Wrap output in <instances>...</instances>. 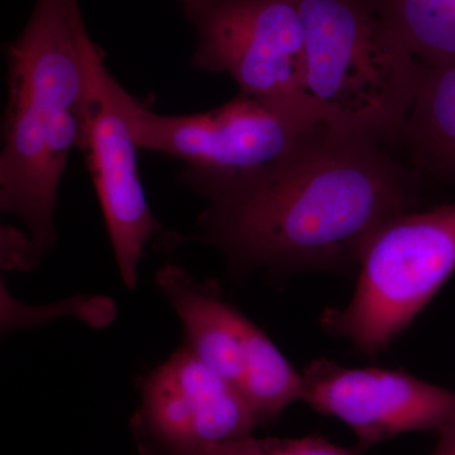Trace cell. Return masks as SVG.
Listing matches in <instances>:
<instances>
[{
    "label": "cell",
    "instance_id": "ba28073f",
    "mask_svg": "<svg viewBox=\"0 0 455 455\" xmlns=\"http://www.w3.org/2000/svg\"><path fill=\"white\" fill-rule=\"evenodd\" d=\"M80 47L88 79L80 152L97 190L123 283L136 290L147 245L160 247L169 230L147 200L140 175V147L116 100L118 82L104 64L103 52L90 38L85 23L80 27Z\"/></svg>",
    "mask_w": 455,
    "mask_h": 455
},
{
    "label": "cell",
    "instance_id": "5b68a950",
    "mask_svg": "<svg viewBox=\"0 0 455 455\" xmlns=\"http://www.w3.org/2000/svg\"><path fill=\"white\" fill-rule=\"evenodd\" d=\"M116 95L140 149L218 175H243L276 164L324 122L309 95L238 92L215 109L181 116L152 112L119 83Z\"/></svg>",
    "mask_w": 455,
    "mask_h": 455
},
{
    "label": "cell",
    "instance_id": "9c48e42d",
    "mask_svg": "<svg viewBox=\"0 0 455 455\" xmlns=\"http://www.w3.org/2000/svg\"><path fill=\"white\" fill-rule=\"evenodd\" d=\"M131 431L140 455H193L262 427L235 386L187 347L140 381Z\"/></svg>",
    "mask_w": 455,
    "mask_h": 455
},
{
    "label": "cell",
    "instance_id": "6da1fadb",
    "mask_svg": "<svg viewBox=\"0 0 455 455\" xmlns=\"http://www.w3.org/2000/svg\"><path fill=\"white\" fill-rule=\"evenodd\" d=\"M181 187L208 202L193 235L169 232L164 250L196 242L232 267L347 269L387 221L411 212L415 179L377 139L323 122L283 160L238 176L184 166Z\"/></svg>",
    "mask_w": 455,
    "mask_h": 455
},
{
    "label": "cell",
    "instance_id": "5bb4252c",
    "mask_svg": "<svg viewBox=\"0 0 455 455\" xmlns=\"http://www.w3.org/2000/svg\"><path fill=\"white\" fill-rule=\"evenodd\" d=\"M193 455H357L323 436L304 438H245L227 440Z\"/></svg>",
    "mask_w": 455,
    "mask_h": 455
},
{
    "label": "cell",
    "instance_id": "277c9868",
    "mask_svg": "<svg viewBox=\"0 0 455 455\" xmlns=\"http://www.w3.org/2000/svg\"><path fill=\"white\" fill-rule=\"evenodd\" d=\"M358 281L343 309H328V333L376 355L396 339L455 272V203L407 212L379 228L358 260Z\"/></svg>",
    "mask_w": 455,
    "mask_h": 455
},
{
    "label": "cell",
    "instance_id": "7c38bea8",
    "mask_svg": "<svg viewBox=\"0 0 455 455\" xmlns=\"http://www.w3.org/2000/svg\"><path fill=\"white\" fill-rule=\"evenodd\" d=\"M383 26L421 64L455 62V0H367Z\"/></svg>",
    "mask_w": 455,
    "mask_h": 455
},
{
    "label": "cell",
    "instance_id": "3957f363",
    "mask_svg": "<svg viewBox=\"0 0 455 455\" xmlns=\"http://www.w3.org/2000/svg\"><path fill=\"white\" fill-rule=\"evenodd\" d=\"M307 57V94L326 124L379 140L403 131L420 62L367 0H293Z\"/></svg>",
    "mask_w": 455,
    "mask_h": 455
},
{
    "label": "cell",
    "instance_id": "8992f818",
    "mask_svg": "<svg viewBox=\"0 0 455 455\" xmlns=\"http://www.w3.org/2000/svg\"><path fill=\"white\" fill-rule=\"evenodd\" d=\"M156 284L181 323L185 347L243 395L262 425L304 398L302 374L215 284L173 265L156 272Z\"/></svg>",
    "mask_w": 455,
    "mask_h": 455
},
{
    "label": "cell",
    "instance_id": "9a60e30c",
    "mask_svg": "<svg viewBox=\"0 0 455 455\" xmlns=\"http://www.w3.org/2000/svg\"><path fill=\"white\" fill-rule=\"evenodd\" d=\"M438 433V444L431 455H455V418Z\"/></svg>",
    "mask_w": 455,
    "mask_h": 455
},
{
    "label": "cell",
    "instance_id": "8fae6325",
    "mask_svg": "<svg viewBox=\"0 0 455 455\" xmlns=\"http://www.w3.org/2000/svg\"><path fill=\"white\" fill-rule=\"evenodd\" d=\"M401 132L419 166L455 181V62H420L414 104Z\"/></svg>",
    "mask_w": 455,
    "mask_h": 455
},
{
    "label": "cell",
    "instance_id": "52a82bcc",
    "mask_svg": "<svg viewBox=\"0 0 455 455\" xmlns=\"http://www.w3.org/2000/svg\"><path fill=\"white\" fill-rule=\"evenodd\" d=\"M194 27L196 70L228 75L257 97L307 94L304 33L293 0H178Z\"/></svg>",
    "mask_w": 455,
    "mask_h": 455
},
{
    "label": "cell",
    "instance_id": "4fadbf2b",
    "mask_svg": "<svg viewBox=\"0 0 455 455\" xmlns=\"http://www.w3.org/2000/svg\"><path fill=\"white\" fill-rule=\"evenodd\" d=\"M74 315L92 326L109 324L116 316V307L104 296H76L68 301L51 307H25L12 298L11 293L2 281V331L9 333L20 328L40 325L52 317Z\"/></svg>",
    "mask_w": 455,
    "mask_h": 455
},
{
    "label": "cell",
    "instance_id": "30bf717a",
    "mask_svg": "<svg viewBox=\"0 0 455 455\" xmlns=\"http://www.w3.org/2000/svg\"><path fill=\"white\" fill-rule=\"evenodd\" d=\"M302 379V401L346 424L358 449L410 431H439L455 418V392L403 371L347 368L319 359Z\"/></svg>",
    "mask_w": 455,
    "mask_h": 455
},
{
    "label": "cell",
    "instance_id": "7a4b0ae2",
    "mask_svg": "<svg viewBox=\"0 0 455 455\" xmlns=\"http://www.w3.org/2000/svg\"><path fill=\"white\" fill-rule=\"evenodd\" d=\"M83 23L79 0H36L25 28L4 49L0 209L26 226L28 269L57 243L60 185L71 152L83 145Z\"/></svg>",
    "mask_w": 455,
    "mask_h": 455
}]
</instances>
